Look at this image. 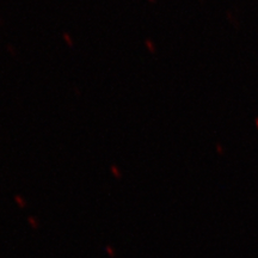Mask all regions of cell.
<instances>
[{
	"instance_id": "cell-2",
	"label": "cell",
	"mask_w": 258,
	"mask_h": 258,
	"mask_svg": "<svg viewBox=\"0 0 258 258\" xmlns=\"http://www.w3.org/2000/svg\"><path fill=\"white\" fill-rule=\"evenodd\" d=\"M63 41H64V43L67 44V46H69L70 48H72L73 47V40L72 38H71V36L69 34H63Z\"/></svg>"
},
{
	"instance_id": "cell-4",
	"label": "cell",
	"mask_w": 258,
	"mask_h": 258,
	"mask_svg": "<svg viewBox=\"0 0 258 258\" xmlns=\"http://www.w3.org/2000/svg\"><path fill=\"white\" fill-rule=\"evenodd\" d=\"M8 50H9V53H10V51H11V55H12V56L16 55L15 51H14V47H12L11 44H9V46H8Z\"/></svg>"
},
{
	"instance_id": "cell-3",
	"label": "cell",
	"mask_w": 258,
	"mask_h": 258,
	"mask_svg": "<svg viewBox=\"0 0 258 258\" xmlns=\"http://www.w3.org/2000/svg\"><path fill=\"white\" fill-rule=\"evenodd\" d=\"M15 200H16V202H17V205L21 206V207H25V205H27V202L24 201V199L22 198L21 195H16Z\"/></svg>"
},
{
	"instance_id": "cell-1",
	"label": "cell",
	"mask_w": 258,
	"mask_h": 258,
	"mask_svg": "<svg viewBox=\"0 0 258 258\" xmlns=\"http://www.w3.org/2000/svg\"><path fill=\"white\" fill-rule=\"evenodd\" d=\"M110 172H111V175L114 176L115 178H117V179H120L121 177H122L121 170L118 169V166L116 165V164H111V165H110Z\"/></svg>"
}]
</instances>
